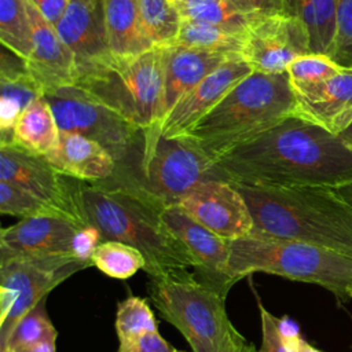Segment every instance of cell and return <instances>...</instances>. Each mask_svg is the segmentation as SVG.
<instances>
[{
	"label": "cell",
	"mask_w": 352,
	"mask_h": 352,
	"mask_svg": "<svg viewBox=\"0 0 352 352\" xmlns=\"http://www.w3.org/2000/svg\"><path fill=\"white\" fill-rule=\"evenodd\" d=\"M230 271L235 282L254 272L315 283L338 302L352 298V256L323 246L252 232L228 241Z\"/></svg>",
	"instance_id": "8992f818"
},
{
	"label": "cell",
	"mask_w": 352,
	"mask_h": 352,
	"mask_svg": "<svg viewBox=\"0 0 352 352\" xmlns=\"http://www.w3.org/2000/svg\"><path fill=\"white\" fill-rule=\"evenodd\" d=\"M183 19H192L232 30H243L249 16L241 14L230 0H182L176 4Z\"/></svg>",
	"instance_id": "1f68e13d"
},
{
	"label": "cell",
	"mask_w": 352,
	"mask_h": 352,
	"mask_svg": "<svg viewBox=\"0 0 352 352\" xmlns=\"http://www.w3.org/2000/svg\"><path fill=\"white\" fill-rule=\"evenodd\" d=\"M0 40L21 58L30 56L33 32L28 0H0Z\"/></svg>",
	"instance_id": "f1b7e54d"
},
{
	"label": "cell",
	"mask_w": 352,
	"mask_h": 352,
	"mask_svg": "<svg viewBox=\"0 0 352 352\" xmlns=\"http://www.w3.org/2000/svg\"><path fill=\"white\" fill-rule=\"evenodd\" d=\"M296 114L326 131L341 135L352 124V69L344 67L330 78L293 91Z\"/></svg>",
	"instance_id": "d6986e66"
},
{
	"label": "cell",
	"mask_w": 352,
	"mask_h": 352,
	"mask_svg": "<svg viewBox=\"0 0 352 352\" xmlns=\"http://www.w3.org/2000/svg\"><path fill=\"white\" fill-rule=\"evenodd\" d=\"M340 138L345 142V144L351 148V151H352V124H351V126L349 128H346L341 135H340Z\"/></svg>",
	"instance_id": "f6af8a7d"
},
{
	"label": "cell",
	"mask_w": 352,
	"mask_h": 352,
	"mask_svg": "<svg viewBox=\"0 0 352 352\" xmlns=\"http://www.w3.org/2000/svg\"><path fill=\"white\" fill-rule=\"evenodd\" d=\"M126 352H173V348L160 333H150L143 336L139 342Z\"/></svg>",
	"instance_id": "ab89813d"
},
{
	"label": "cell",
	"mask_w": 352,
	"mask_h": 352,
	"mask_svg": "<svg viewBox=\"0 0 352 352\" xmlns=\"http://www.w3.org/2000/svg\"><path fill=\"white\" fill-rule=\"evenodd\" d=\"M177 205L195 221L226 241L248 236L254 230L243 195L228 180L202 182Z\"/></svg>",
	"instance_id": "4fadbf2b"
},
{
	"label": "cell",
	"mask_w": 352,
	"mask_h": 352,
	"mask_svg": "<svg viewBox=\"0 0 352 352\" xmlns=\"http://www.w3.org/2000/svg\"><path fill=\"white\" fill-rule=\"evenodd\" d=\"M116 331L120 342L117 352H126L132 349L143 336L158 333L157 320L147 301L136 296H129L118 302Z\"/></svg>",
	"instance_id": "4316f807"
},
{
	"label": "cell",
	"mask_w": 352,
	"mask_h": 352,
	"mask_svg": "<svg viewBox=\"0 0 352 352\" xmlns=\"http://www.w3.org/2000/svg\"><path fill=\"white\" fill-rule=\"evenodd\" d=\"M160 216L165 227L191 254L197 278L227 297L230 289L236 283L230 271L228 241L195 221L179 205L165 208Z\"/></svg>",
	"instance_id": "5bb4252c"
},
{
	"label": "cell",
	"mask_w": 352,
	"mask_h": 352,
	"mask_svg": "<svg viewBox=\"0 0 352 352\" xmlns=\"http://www.w3.org/2000/svg\"><path fill=\"white\" fill-rule=\"evenodd\" d=\"M294 114L296 96L287 72H252L183 138L213 161Z\"/></svg>",
	"instance_id": "5b68a950"
},
{
	"label": "cell",
	"mask_w": 352,
	"mask_h": 352,
	"mask_svg": "<svg viewBox=\"0 0 352 352\" xmlns=\"http://www.w3.org/2000/svg\"><path fill=\"white\" fill-rule=\"evenodd\" d=\"M45 300H40L30 311H28L11 331L0 352H14L21 348L32 346L47 340H56L58 333L47 314Z\"/></svg>",
	"instance_id": "4dcf8cb0"
},
{
	"label": "cell",
	"mask_w": 352,
	"mask_h": 352,
	"mask_svg": "<svg viewBox=\"0 0 352 352\" xmlns=\"http://www.w3.org/2000/svg\"><path fill=\"white\" fill-rule=\"evenodd\" d=\"M0 180L28 191L78 227L88 226L76 197V179L58 172L45 155L0 144Z\"/></svg>",
	"instance_id": "8fae6325"
},
{
	"label": "cell",
	"mask_w": 352,
	"mask_h": 352,
	"mask_svg": "<svg viewBox=\"0 0 352 352\" xmlns=\"http://www.w3.org/2000/svg\"><path fill=\"white\" fill-rule=\"evenodd\" d=\"M232 183L336 188L352 180V151L340 138L290 116L213 160Z\"/></svg>",
	"instance_id": "6da1fadb"
},
{
	"label": "cell",
	"mask_w": 352,
	"mask_h": 352,
	"mask_svg": "<svg viewBox=\"0 0 352 352\" xmlns=\"http://www.w3.org/2000/svg\"><path fill=\"white\" fill-rule=\"evenodd\" d=\"M334 190L346 204H349L352 206V180L345 183V184H342V186L336 187Z\"/></svg>",
	"instance_id": "7bdbcfd3"
},
{
	"label": "cell",
	"mask_w": 352,
	"mask_h": 352,
	"mask_svg": "<svg viewBox=\"0 0 352 352\" xmlns=\"http://www.w3.org/2000/svg\"><path fill=\"white\" fill-rule=\"evenodd\" d=\"M285 342L287 345L289 352H322L319 349H316L315 346H312L311 344H308L301 336L300 333L290 336V337H283Z\"/></svg>",
	"instance_id": "60d3db41"
},
{
	"label": "cell",
	"mask_w": 352,
	"mask_h": 352,
	"mask_svg": "<svg viewBox=\"0 0 352 352\" xmlns=\"http://www.w3.org/2000/svg\"><path fill=\"white\" fill-rule=\"evenodd\" d=\"M60 133H78L100 143L118 161L139 128L77 85L45 92Z\"/></svg>",
	"instance_id": "30bf717a"
},
{
	"label": "cell",
	"mask_w": 352,
	"mask_h": 352,
	"mask_svg": "<svg viewBox=\"0 0 352 352\" xmlns=\"http://www.w3.org/2000/svg\"><path fill=\"white\" fill-rule=\"evenodd\" d=\"M102 242L103 239L99 230L88 224L77 231L73 242V254L81 260H87L92 263L91 260L92 253L95 252L98 245Z\"/></svg>",
	"instance_id": "8d00e7d4"
},
{
	"label": "cell",
	"mask_w": 352,
	"mask_h": 352,
	"mask_svg": "<svg viewBox=\"0 0 352 352\" xmlns=\"http://www.w3.org/2000/svg\"><path fill=\"white\" fill-rule=\"evenodd\" d=\"M173 352H184V351H179V349H173Z\"/></svg>",
	"instance_id": "7dc6e473"
},
{
	"label": "cell",
	"mask_w": 352,
	"mask_h": 352,
	"mask_svg": "<svg viewBox=\"0 0 352 352\" xmlns=\"http://www.w3.org/2000/svg\"><path fill=\"white\" fill-rule=\"evenodd\" d=\"M76 223L58 216L21 219L3 228L0 234V257L10 256H56L73 254Z\"/></svg>",
	"instance_id": "ac0fdd59"
},
{
	"label": "cell",
	"mask_w": 352,
	"mask_h": 352,
	"mask_svg": "<svg viewBox=\"0 0 352 352\" xmlns=\"http://www.w3.org/2000/svg\"><path fill=\"white\" fill-rule=\"evenodd\" d=\"M55 341L56 340H47V341L40 342V344L26 346V348H21V349L14 351V352H56Z\"/></svg>",
	"instance_id": "b9f144b4"
},
{
	"label": "cell",
	"mask_w": 352,
	"mask_h": 352,
	"mask_svg": "<svg viewBox=\"0 0 352 352\" xmlns=\"http://www.w3.org/2000/svg\"><path fill=\"white\" fill-rule=\"evenodd\" d=\"M60 136L54 111L48 102L41 96L33 102L19 117L11 136L14 144L29 153L47 155L55 148Z\"/></svg>",
	"instance_id": "603a6c76"
},
{
	"label": "cell",
	"mask_w": 352,
	"mask_h": 352,
	"mask_svg": "<svg viewBox=\"0 0 352 352\" xmlns=\"http://www.w3.org/2000/svg\"><path fill=\"white\" fill-rule=\"evenodd\" d=\"M307 54H311L308 32L297 18L286 12L249 18L239 58L253 72L283 73L293 60Z\"/></svg>",
	"instance_id": "7c38bea8"
},
{
	"label": "cell",
	"mask_w": 352,
	"mask_h": 352,
	"mask_svg": "<svg viewBox=\"0 0 352 352\" xmlns=\"http://www.w3.org/2000/svg\"><path fill=\"white\" fill-rule=\"evenodd\" d=\"M253 69L234 56L188 91L165 116L160 131L165 138H183Z\"/></svg>",
	"instance_id": "9a60e30c"
},
{
	"label": "cell",
	"mask_w": 352,
	"mask_h": 352,
	"mask_svg": "<svg viewBox=\"0 0 352 352\" xmlns=\"http://www.w3.org/2000/svg\"><path fill=\"white\" fill-rule=\"evenodd\" d=\"M170 1H172V3H175V4H177V3H180L182 0H170Z\"/></svg>",
	"instance_id": "bcb514c9"
},
{
	"label": "cell",
	"mask_w": 352,
	"mask_h": 352,
	"mask_svg": "<svg viewBox=\"0 0 352 352\" xmlns=\"http://www.w3.org/2000/svg\"><path fill=\"white\" fill-rule=\"evenodd\" d=\"M206 180H228L187 138H165L160 125L139 129L113 175L95 182L126 192L162 212ZM230 182V180H228Z\"/></svg>",
	"instance_id": "7a4b0ae2"
},
{
	"label": "cell",
	"mask_w": 352,
	"mask_h": 352,
	"mask_svg": "<svg viewBox=\"0 0 352 352\" xmlns=\"http://www.w3.org/2000/svg\"><path fill=\"white\" fill-rule=\"evenodd\" d=\"M228 352H257V351L252 344H249V342H246V340H243L238 345L232 346Z\"/></svg>",
	"instance_id": "ee69618b"
},
{
	"label": "cell",
	"mask_w": 352,
	"mask_h": 352,
	"mask_svg": "<svg viewBox=\"0 0 352 352\" xmlns=\"http://www.w3.org/2000/svg\"><path fill=\"white\" fill-rule=\"evenodd\" d=\"M55 29L74 54L77 76L114 58L109 45L102 0H70Z\"/></svg>",
	"instance_id": "2e32d148"
},
{
	"label": "cell",
	"mask_w": 352,
	"mask_h": 352,
	"mask_svg": "<svg viewBox=\"0 0 352 352\" xmlns=\"http://www.w3.org/2000/svg\"><path fill=\"white\" fill-rule=\"evenodd\" d=\"M285 12L305 26L311 54L329 56L336 36L337 0H285Z\"/></svg>",
	"instance_id": "cb8c5ba5"
},
{
	"label": "cell",
	"mask_w": 352,
	"mask_h": 352,
	"mask_svg": "<svg viewBox=\"0 0 352 352\" xmlns=\"http://www.w3.org/2000/svg\"><path fill=\"white\" fill-rule=\"evenodd\" d=\"M76 197L85 221L99 230L103 241L142 252L147 276L168 268H194L191 254L165 227L158 209L120 190L77 179Z\"/></svg>",
	"instance_id": "277c9868"
},
{
	"label": "cell",
	"mask_w": 352,
	"mask_h": 352,
	"mask_svg": "<svg viewBox=\"0 0 352 352\" xmlns=\"http://www.w3.org/2000/svg\"><path fill=\"white\" fill-rule=\"evenodd\" d=\"M329 58L342 67L352 69V0H337L336 36Z\"/></svg>",
	"instance_id": "e575fe53"
},
{
	"label": "cell",
	"mask_w": 352,
	"mask_h": 352,
	"mask_svg": "<svg viewBox=\"0 0 352 352\" xmlns=\"http://www.w3.org/2000/svg\"><path fill=\"white\" fill-rule=\"evenodd\" d=\"M342 69L327 55L307 54L293 60L286 72L293 91H301L330 78Z\"/></svg>",
	"instance_id": "d6a6232c"
},
{
	"label": "cell",
	"mask_w": 352,
	"mask_h": 352,
	"mask_svg": "<svg viewBox=\"0 0 352 352\" xmlns=\"http://www.w3.org/2000/svg\"><path fill=\"white\" fill-rule=\"evenodd\" d=\"M109 45L114 56H135L151 48L139 11V0H102Z\"/></svg>",
	"instance_id": "7402d4cb"
},
{
	"label": "cell",
	"mask_w": 352,
	"mask_h": 352,
	"mask_svg": "<svg viewBox=\"0 0 352 352\" xmlns=\"http://www.w3.org/2000/svg\"><path fill=\"white\" fill-rule=\"evenodd\" d=\"M162 48L165 69V116L188 91L197 87L224 62L238 56L177 44Z\"/></svg>",
	"instance_id": "ffe728a7"
},
{
	"label": "cell",
	"mask_w": 352,
	"mask_h": 352,
	"mask_svg": "<svg viewBox=\"0 0 352 352\" xmlns=\"http://www.w3.org/2000/svg\"><path fill=\"white\" fill-rule=\"evenodd\" d=\"M52 26H55L65 11L67 10L70 0H28Z\"/></svg>",
	"instance_id": "f35d334b"
},
{
	"label": "cell",
	"mask_w": 352,
	"mask_h": 352,
	"mask_svg": "<svg viewBox=\"0 0 352 352\" xmlns=\"http://www.w3.org/2000/svg\"><path fill=\"white\" fill-rule=\"evenodd\" d=\"M0 212L3 214L16 216L21 219L41 217V216L63 217L56 209L40 201L38 198L33 197L28 191L1 180H0Z\"/></svg>",
	"instance_id": "836d02e7"
},
{
	"label": "cell",
	"mask_w": 352,
	"mask_h": 352,
	"mask_svg": "<svg viewBox=\"0 0 352 352\" xmlns=\"http://www.w3.org/2000/svg\"><path fill=\"white\" fill-rule=\"evenodd\" d=\"M94 265L70 254L0 257V287L15 290L16 302L0 322V348L21 318L73 274Z\"/></svg>",
	"instance_id": "9c48e42d"
},
{
	"label": "cell",
	"mask_w": 352,
	"mask_h": 352,
	"mask_svg": "<svg viewBox=\"0 0 352 352\" xmlns=\"http://www.w3.org/2000/svg\"><path fill=\"white\" fill-rule=\"evenodd\" d=\"M0 144H7L11 142L12 131L19 117L44 94L41 87L29 73L0 78Z\"/></svg>",
	"instance_id": "d4e9b609"
},
{
	"label": "cell",
	"mask_w": 352,
	"mask_h": 352,
	"mask_svg": "<svg viewBox=\"0 0 352 352\" xmlns=\"http://www.w3.org/2000/svg\"><path fill=\"white\" fill-rule=\"evenodd\" d=\"M147 292L161 316L187 340L192 352H228L245 337L226 311V297L202 283L188 268L148 275Z\"/></svg>",
	"instance_id": "52a82bcc"
},
{
	"label": "cell",
	"mask_w": 352,
	"mask_h": 352,
	"mask_svg": "<svg viewBox=\"0 0 352 352\" xmlns=\"http://www.w3.org/2000/svg\"><path fill=\"white\" fill-rule=\"evenodd\" d=\"M230 1L241 14L249 18L285 12V0H230Z\"/></svg>",
	"instance_id": "74e56055"
},
{
	"label": "cell",
	"mask_w": 352,
	"mask_h": 352,
	"mask_svg": "<svg viewBox=\"0 0 352 352\" xmlns=\"http://www.w3.org/2000/svg\"><path fill=\"white\" fill-rule=\"evenodd\" d=\"M92 264L104 275L128 279L146 268V257L133 246L117 241H103L92 253Z\"/></svg>",
	"instance_id": "f546056e"
},
{
	"label": "cell",
	"mask_w": 352,
	"mask_h": 352,
	"mask_svg": "<svg viewBox=\"0 0 352 352\" xmlns=\"http://www.w3.org/2000/svg\"><path fill=\"white\" fill-rule=\"evenodd\" d=\"M76 85L139 129L161 125L165 117L164 48L114 56L109 63L78 73Z\"/></svg>",
	"instance_id": "ba28073f"
},
{
	"label": "cell",
	"mask_w": 352,
	"mask_h": 352,
	"mask_svg": "<svg viewBox=\"0 0 352 352\" xmlns=\"http://www.w3.org/2000/svg\"><path fill=\"white\" fill-rule=\"evenodd\" d=\"M29 16L32 22V52L26 59L29 74L41 87L43 94L76 85L77 62L72 50L59 37L52 26L29 1Z\"/></svg>",
	"instance_id": "e0dca14e"
},
{
	"label": "cell",
	"mask_w": 352,
	"mask_h": 352,
	"mask_svg": "<svg viewBox=\"0 0 352 352\" xmlns=\"http://www.w3.org/2000/svg\"><path fill=\"white\" fill-rule=\"evenodd\" d=\"M45 157L58 172L80 182H102L116 169L113 155L100 143L78 133H60Z\"/></svg>",
	"instance_id": "44dd1931"
},
{
	"label": "cell",
	"mask_w": 352,
	"mask_h": 352,
	"mask_svg": "<svg viewBox=\"0 0 352 352\" xmlns=\"http://www.w3.org/2000/svg\"><path fill=\"white\" fill-rule=\"evenodd\" d=\"M140 19L154 47H169L177 40L182 15L170 0H139Z\"/></svg>",
	"instance_id": "83f0119b"
},
{
	"label": "cell",
	"mask_w": 352,
	"mask_h": 352,
	"mask_svg": "<svg viewBox=\"0 0 352 352\" xmlns=\"http://www.w3.org/2000/svg\"><path fill=\"white\" fill-rule=\"evenodd\" d=\"M243 30H232L206 22L183 19L175 44L195 50L238 55L242 45Z\"/></svg>",
	"instance_id": "484cf974"
},
{
	"label": "cell",
	"mask_w": 352,
	"mask_h": 352,
	"mask_svg": "<svg viewBox=\"0 0 352 352\" xmlns=\"http://www.w3.org/2000/svg\"><path fill=\"white\" fill-rule=\"evenodd\" d=\"M260 315H261V330H263V342L261 348L257 352H289L285 338L280 333L279 322L280 319L268 312L263 304L258 301Z\"/></svg>",
	"instance_id": "d590c367"
},
{
	"label": "cell",
	"mask_w": 352,
	"mask_h": 352,
	"mask_svg": "<svg viewBox=\"0 0 352 352\" xmlns=\"http://www.w3.org/2000/svg\"><path fill=\"white\" fill-rule=\"evenodd\" d=\"M234 184L249 206L253 232L352 256V206L334 188Z\"/></svg>",
	"instance_id": "3957f363"
}]
</instances>
